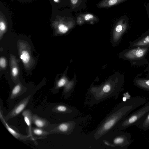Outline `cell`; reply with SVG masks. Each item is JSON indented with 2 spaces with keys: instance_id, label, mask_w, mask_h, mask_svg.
Instances as JSON below:
<instances>
[{
  "instance_id": "obj_13",
  "label": "cell",
  "mask_w": 149,
  "mask_h": 149,
  "mask_svg": "<svg viewBox=\"0 0 149 149\" xmlns=\"http://www.w3.org/2000/svg\"><path fill=\"white\" fill-rule=\"evenodd\" d=\"M139 128L144 131L149 129V111L136 125Z\"/></svg>"
},
{
  "instance_id": "obj_11",
  "label": "cell",
  "mask_w": 149,
  "mask_h": 149,
  "mask_svg": "<svg viewBox=\"0 0 149 149\" xmlns=\"http://www.w3.org/2000/svg\"><path fill=\"white\" fill-rule=\"evenodd\" d=\"M134 84L144 90L149 91V78H136L133 81Z\"/></svg>"
},
{
  "instance_id": "obj_9",
  "label": "cell",
  "mask_w": 149,
  "mask_h": 149,
  "mask_svg": "<svg viewBox=\"0 0 149 149\" xmlns=\"http://www.w3.org/2000/svg\"><path fill=\"white\" fill-rule=\"evenodd\" d=\"M3 116L1 110L0 118L1 121L6 129L15 137L17 139L23 141L31 140L33 141L29 135H23L11 127L6 123V121Z\"/></svg>"
},
{
  "instance_id": "obj_23",
  "label": "cell",
  "mask_w": 149,
  "mask_h": 149,
  "mask_svg": "<svg viewBox=\"0 0 149 149\" xmlns=\"http://www.w3.org/2000/svg\"><path fill=\"white\" fill-rule=\"evenodd\" d=\"M144 71L145 72H148V73H149V64L147 68L144 70Z\"/></svg>"
},
{
  "instance_id": "obj_10",
  "label": "cell",
  "mask_w": 149,
  "mask_h": 149,
  "mask_svg": "<svg viewBox=\"0 0 149 149\" xmlns=\"http://www.w3.org/2000/svg\"><path fill=\"white\" fill-rule=\"evenodd\" d=\"M22 114L24 117L25 121L28 127L29 135L31 137L33 141L36 142V141L33 138V135L32 127L31 126L32 123V116L33 114L31 111L29 109L25 110L23 111Z\"/></svg>"
},
{
  "instance_id": "obj_1",
  "label": "cell",
  "mask_w": 149,
  "mask_h": 149,
  "mask_svg": "<svg viewBox=\"0 0 149 149\" xmlns=\"http://www.w3.org/2000/svg\"><path fill=\"white\" fill-rule=\"evenodd\" d=\"M147 101L144 97H136L121 102L103 119L90 135L95 140H98L106 134L113 132L132 111Z\"/></svg>"
},
{
  "instance_id": "obj_5",
  "label": "cell",
  "mask_w": 149,
  "mask_h": 149,
  "mask_svg": "<svg viewBox=\"0 0 149 149\" xmlns=\"http://www.w3.org/2000/svg\"><path fill=\"white\" fill-rule=\"evenodd\" d=\"M149 51V47H137L125 50L122 55L125 59L130 63L143 59Z\"/></svg>"
},
{
  "instance_id": "obj_7",
  "label": "cell",
  "mask_w": 149,
  "mask_h": 149,
  "mask_svg": "<svg viewBox=\"0 0 149 149\" xmlns=\"http://www.w3.org/2000/svg\"><path fill=\"white\" fill-rule=\"evenodd\" d=\"M31 96L29 95L23 99L14 107L12 110L4 118L6 121L14 117L20 113L28 104Z\"/></svg>"
},
{
  "instance_id": "obj_26",
  "label": "cell",
  "mask_w": 149,
  "mask_h": 149,
  "mask_svg": "<svg viewBox=\"0 0 149 149\" xmlns=\"http://www.w3.org/2000/svg\"><path fill=\"white\" fill-rule=\"evenodd\" d=\"M54 1L56 2H57L58 1V0H54Z\"/></svg>"
},
{
  "instance_id": "obj_12",
  "label": "cell",
  "mask_w": 149,
  "mask_h": 149,
  "mask_svg": "<svg viewBox=\"0 0 149 149\" xmlns=\"http://www.w3.org/2000/svg\"><path fill=\"white\" fill-rule=\"evenodd\" d=\"M32 123L37 127L42 129L47 127L49 123L47 120L35 114L32 115Z\"/></svg>"
},
{
  "instance_id": "obj_18",
  "label": "cell",
  "mask_w": 149,
  "mask_h": 149,
  "mask_svg": "<svg viewBox=\"0 0 149 149\" xmlns=\"http://www.w3.org/2000/svg\"><path fill=\"white\" fill-rule=\"evenodd\" d=\"M6 29V26L5 23L3 21L1 20L0 22V40L3 34L5 32Z\"/></svg>"
},
{
  "instance_id": "obj_25",
  "label": "cell",
  "mask_w": 149,
  "mask_h": 149,
  "mask_svg": "<svg viewBox=\"0 0 149 149\" xmlns=\"http://www.w3.org/2000/svg\"><path fill=\"white\" fill-rule=\"evenodd\" d=\"M147 77L149 78V73H148L147 74Z\"/></svg>"
},
{
  "instance_id": "obj_15",
  "label": "cell",
  "mask_w": 149,
  "mask_h": 149,
  "mask_svg": "<svg viewBox=\"0 0 149 149\" xmlns=\"http://www.w3.org/2000/svg\"><path fill=\"white\" fill-rule=\"evenodd\" d=\"M20 83H18L12 89L10 98L13 100L21 95L24 91V89Z\"/></svg>"
},
{
  "instance_id": "obj_4",
  "label": "cell",
  "mask_w": 149,
  "mask_h": 149,
  "mask_svg": "<svg viewBox=\"0 0 149 149\" xmlns=\"http://www.w3.org/2000/svg\"><path fill=\"white\" fill-rule=\"evenodd\" d=\"M83 119L82 118H75L69 120L62 122L52 130L51 133L67 135L70 134L79 124L83 122Z\"/></svg>"
},
{
  "instance_id": "obj_3",
  "label": "cell",
  "mask_w": 149,
  "mask_h": 149,
  "mask_svg": "<svg viewBox=\"0 0 149 149\" xmlns=\"http://www.w3.org/2000/svg\"><path fill=\"white\" fill-rule=\"evenodd\" d=\"M149 111V102L138 110L128 115L118 125L113 132H118L133 125H136Z\"/></svg>"
},
{
  "instance_id": "obj_21",
  "label": "cell",
  "mask_w": 149,
  "mask_h": 149,
  "mask_svg": "<svg viewBox=\"0 0 149 149\" xmlns=\"http://www.w3.org/2000/svg\"><path fill=\"white\" fill-rule=\"evenodd\" d=\"M93 17L92 15L88 14L86 15L84 17L85 19L86 20H88L92 18Z\"/></svg>"
},
{
  "instance_id": "obj_20",
  "label": "cell",
  "mask_w": 149,
  "mask_h": 149,
  "mask_svg": "<svg viewBox=\"0 0 149 149\" xmlns=\"http://www.w3.org/2000/svg\"><path fill=\"white\" fill-rule=\"evenodd\" d=\"M0 66L2 68H5L6 66V61L5 58L1 57L0 58Z\"/></svg>"
},
{
  "instance_id": "obj_8",
  "label": "cell",
  "mask_w": 149,
  "mask_h": 149,
  "mask_svg": "<svg viewBox=\"0 0 149 149\" xmlns=\"http://www.w3.org/2000/svg\"><path fill=\"white\" fill-rule=\"evenodd\" d=\"M129 48L149 47V30L142 34L135 40L129 42Z\"/></svg>"
},
{
  "instance_id": "obj_14",
  "label": "cell",
  "mask_w": 149,
  "mask_h": 149,
  "mask_svg": "<svg viewBox=\"0 0 149 149\" xmlns=\"http://www.w3.org/2000/svg\"><path fill=\"white\" fill-rule=\"evenodd\" d=\"M32 131L33 138L36 141V139L45 138L49 134V132L38 127H32Z\"/></svg>"
},
{
  "instance_id": "obj_19",
  "label": "cell",
  "mask_w": 149,
  "mask_h": 149,
  "mask_svg": "<svg viewBox=\"0 0 149 149\" xmlns=\"http://www.w3.org/2000/svg\"><path fill=\"white\" fill-rule=\"evenodd\" d=\"M66 83V80L64 78L61 79L57 82L56 87L57 88H61L64 86Z\"/></svg>"
},
{
  "instance_id": "obj_2",
  "label": "cell",
  "mask_w": 149,
  "mask_h": 149,
  "mask_svg": "<svg viewBox=\"0 0 149 149\" xmlns=\"http://www.w3.org/2000/svg\"><path fill=\"white\" fill-rule=\"evenodd\" d=\"M99 140L104 146L113 149H127L132 142L131 134L122 131L108 133Z\"/></svg>"
},
{
  "instance_id": "obj_6",
  "label": "cell",
  "mask_w": 149,
  "mask_h": 149,
  "mask_svg": "<svg viewBox=\"0 0 149 149\" xmlns=\"http://www.w3.org/2000/svg\"><path fill=\"white\" fill-rule=\"evenodd\" d=\"M19 56L25 68H31L34 64L30 48L26 43L20 42L18 43Z\"/></svg>"
},
{
  "instance_id": "obj_16",
  "label": "cell",
  "mask_w": 149,
  "mask_h": 149,
  "mask_svg": "<svg viewBox=\"0 0 149 149\" xmlns=\"http://www.w3.org/2000/svg\"><path fill=\"white\" fill-rule=\"evenodd\" d=\"M11 74L13 77L15 78L19 73V69L15 58L13 56L10 58Z\"/></svg>"
},
{
  "instance_id": "obj_24",
  "label": "cell",
  "mask_w": 149,
  "mask_h": 149,
  "mask_svg": "<svg viewBox=\"0 0 149 149\" xmlns=\"http://www.w3.org/2000/svg\"><path fill=\"white\" fill-rule=\"evenodd\" d=\"M78 0H71V3L74 4H75L77 2Z\"/></svg>"
},
{
  "instance_id": "obj_17",
  "label": "cell",
  "mask_w": 149,
  "mask_h": 149,
  "mask_svg": "<svg viewBox=\"0 0 149 149\" xmlns=\"http://www.w3.org/2000/svg\"><path fill=\"white\" fill-rule=\"evenodd\" d=\"M53 25L56 30L61 33H65L68 30V28L66 26L57 22H54Z\"/></svg>"
},
{
  "instance_id": "obj_22",
  "label": "cell",
  "mask_w": 149,
  "mask_h": 149,
  "mask_svg": "<svg viewBox=\"0 0 149 149\" xmlns=\"http://www.w3.org/2000/svg\"><path fill=\"white\" fill-rule=\"evenodd\" d=\"M146 12L149 18V2L145 6Z\"/></svg>"
}]
</instances>
